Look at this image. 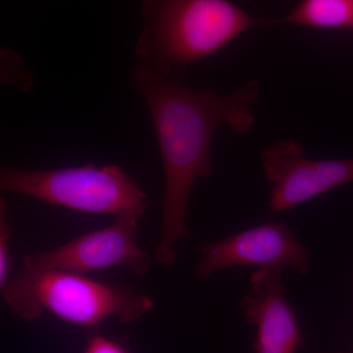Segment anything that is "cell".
I'll return each mask as SVG.
<instances>
[{
	"label": "cell",
	"mask_w": 353,
	"mask_h": 353,
	"mask_svg": "<svg viewBox=\"0 0 353 353\" xmlns=\"http://www.w3.org/2000/svg\"><path fill=\"white\" fill-rule=\"evenodd\" d=\"M273 22L353 30V0H303L289 15Z\"/></svg>",
	"instance_id": "obj_9"
},
{
	"label": "cell",
	"mask_w": 353,
	"mask_h": 353,
	"mask_svg": "<svg viewBox=\"0 0 353 353\" xmlns=\"http://www.w3.org/2000/svg\"><path fill=\"white\" fill-rule=\"evenodd\" d=\"M130 85L145 101L157 134L165 185L154 259L170 266L176 259V243L189 236L187 212L194 183L212 173L213 137L223 123L239 134L252 129L260 85L252 81L219 95L192 90L176 78L157 76L137 65L130 73Z\"/></svg>",
	"instance_id": "obj_1"
},
{
	"label": "cell",
	"mask_w": 353,
	"mask_h": 353,
	"mask_svg": "<svg viewBox=\"0 0 353 353\" xmlns=\"http://www.w3.org/2000/svg\"><path fill=\"white\" fill-rule=\"evenodd\" d=\"M139 222L137 218H117L112 224L80 234L63 245L30 253L24 257V268L88 274L122 267L136 276H145L152 260L139 245Z\"/></svg>",
	"instance_id": "obj_5"
},
{
	"label": "cell",
	"mask_w": 353,
	"mask_h": 353,
	"mask_svg": "<svg viewBox=\"0 0 353 353\" xmlns=\"http://www.w3.org/2000/svg\"><path fill=\"white\" fill-rule=\"evenodd\" d=\"M0 190L32 197L48 205L117 218H141L148 208V196L134 179L118 165L31 170L4 166Z\"/></svg>",
	"instance_id": "obj_4"
},
{
	"label": "cell",
	"mask_w": 353,
	"mask_h": 353,
	"mask_svg": "<svg viewBox=\"0 0 353 353\" xmlns=\"http://www.w3.org/2000/svg\"><path fill=\"white\" fill-rule=\"evenodd\" d=\"M1 81L23 90H29L34 81L32 73L24 60L15 51L8 48L1 50Z\"/></svg>",
	"instance_id": "obj_10"
},
{
	"label": "cell",
	"mask_w": 353,
	"mask_h": 353,
	"mask_svg": "<svg viewBox=\"0 0 353 353\" xmlns=\"http://www.w3.org/2000/svg\"><path fill=\"white\" fill-rule=\"evenodd\" d=\"M12 227L7 217L6 202L0 204V289L3 290L12 279V253H11Z\"/></svg>",
	"instance_id": "obj_11"
},
{
	"label": "cell",
	"mask_w": 353,
	"mask_h": 353,
	"mask_svg": "<svg viewBox=\"0 0 353 353\" xmlns=\"http://www.w3.org/2000/svg\"><path fill=\"white\" fill-rule=\"evenodd\" d=\"M265 175L271 183L268 205L283 212L334 188L353 182V159L310 160L301 141H279L261 155Z\"/></svg>",
	"instance_id": "obj_6"
},
{
	"label": "cell",
	"mask_w": 353,
	"mask_h": 353,
	"mask_svg": "<svg viewBox=\"0 0 353 353\" xmlns=\"http://www.w3.org/2000/svg\"><path fill=\"white\" fill-rule=\"evenodd\" d=\"M7 307L27 322L43 311L80 327H95L109 318L132 324L154 307L152 296L88 274L57 269L23 268L1 290Z\"/></svg>",
	"instance_id": "obj_3"
},
{
	"label": "cell",
	"mask_w": 353,
	"mask_h": 353,
	"mask_svg": "<svg viewBox=\"0 0 353 353\" xmlns=\"http://www.w3.org/2000/svg\"><path fill=\"white\" fill-rule=\"evenodd\" d=\"M83 353H130L122 343L108 338V336H102V334H95L92 338L88 339L87 345Z\"/></svg>",
	"instance_id": "obj_12"
},
{
	"label": "cell",
	"mask_w": 353,
	"mask_h": 353,
	"mask_svg": "<svg viewBox=\"0 0 353 353\" xmlns=\"http://www.w3.org/2000/svg\"><path fill=\"white\" fill-rule=\"evenodd\" d=\"M199 278L208 277L223 269L240 266L294 269L307 273L308 253L282 223L267 222L243 233L208 243L199 250Z\"/></svg>",
	"instance_id": "obj_7"
},
{
	"label": "cell",
	"mask_w": 353,
	"mask_h": 353,
	"mask_svg": "<svg viewBox=\"0 0 353 353\" xmlns=\"http://www.w3.org/2000/svg\"><path fill=\"white\" fill-rule=\"evenodd\" d=\"M284 270L255 271L250 279L252 290L241 301L246 322L256 328L254 353H296L303 343L299 319L285 299Z\"/></svg>",
	"instance_id": "obj_8"
},
{
	"label": "cell",
	"mask_w": 353,
	"mask_h": 353,
	"mask_svg": "<svg viewBox=\"0 0 353 353\" xmlns=\"http://www.w3.org/2000/svg\"><path fill=\"white\" fill-rule=\"evenodd\" d=\"M137 66L163 78L210 57L256 21L228 0H143Z\"/></svg>",
	"instance_id": "obj_2"
}]
</instances>
